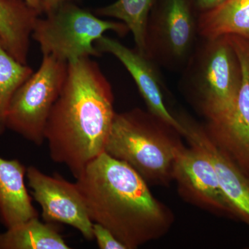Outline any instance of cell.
<instances>
[{
  "label": "cell",
  "instance_id": "1",
  "mask_svg": "<svg viewBox=\"0 0 249 249\" xmlns=\"http://www.w3.org/2000/svg\"><path fill=\"white\" fill-rule=\"evenodd\" d=\"M110 83L91 58L68 62L65 83L47 119L45 139L55 163L77 178L104 152L115 116Z\"/></svg>",
  "mask_w": 249,
  "mask_h": 249
},
{
  "label": "cell",
  "instance_id": "2",
  "mask_svg": "<svg viewBox=\"0 0 249 249\" xmlns=\"http://www.w3.org/2000/svg\"><path fill=\"white\" fill-rule=\"evenodd\" d=\"M76 180L91 220L107 228L127 249L159 238L171 226V213L152 196L146 181L106 152Z\"/></svg>",
  "mask_w": 249,
  "mask_h": 249
},
{
  "label": "cell",
  "instance_id": "3",
  "mask_svg": "<svg viewBox=\"0 0 249 249\" xmlns=\"http://www.w3.org/2000/svg\"><path fill=\"white\" fill-rule=\"evenodd\" d=\"M175 132L149 111L135 108L116 113L104 152L132 167L147 183L166 184L173 179L174 162L181 144Z\"/></svg>",
  "mask_w": 249,
  "mask_h": 249
},
{
  "label": "cell",
  "instance_id": "4",
  "mask_svg": "<svg viewBox=\"0 0 249 249\" xmlns=\"http://www.w3.org/2000/svg\"><path fill=\"white\" fill-rule=\"evenodd\" d=\"M241 77L240 61L227 36L205 40L192 54L185 80L208 124H219L231 114Z\"/></svg>",
  "mask_w": 249,
  "mask_h": 249
},
{
  "label": "cell",
  "instance_id": "5",
  "mask_svg": "<svg viewBox=\"0 0 249 249\" xmlns=\"http://www.w3.org/2000/svg\"><path fill=\"white\" fill-rule=\"evenodd\" d=\"M107 31L120 36L129 32L124 22L102 19L72 1L39 18L31 38L40 45L42 55L69 62L101 56L95 42Z\"/></svg>",
  "mask_w": 249,
  "mask_h": 249
},
{
  "label": "cell",
  "instance_id": "6",
  "mask_svg": "<svg viewBox=\"0 0 249 249\" xmlns=\"http://www.w3.org/2000/svg\"><path fill=\"white\" fill-rule=\"evenodd\" d=\"M68 62L43 55L40 68L14 93L6 116V129L41 145L47 119L66 78Z\"/></svg>",
  "mask_w": 249,
  "mask_h": 249
},
{
  "label": "cell",
  "instance_id": "7",
  "mask_svg": "<svg viewBox=\"0 0 249 249\" xmlns=\"http://www.w3.org/2000/svg\"><path fill=\"white\" fill-rule=\"evenodd\" d=\"M197 19L191 0H162L147 19L145 55L170 67L188 63L198 35Z\"/></svg>",
  "mask_w": 249,
  "mask_h": 249
},
{
  "label": "cell",
  "instance_id": "8",
  "mask_svg": "<svg viewBox=\"0 0 249 249\" xmlns=\"http://www.w3.org/2000/svg\"><path fill=\"white\" fill-rule=\"evenodd\" d=\"M26 175L45 222L71 226L86 240H93V223L76 183L70 182L60 175L49 176L33 165L28 167Z\"/></svg>",
  "mask_w": 249,
  "mask_h": 249
},
{
  "label": "cell",
  "instance_id": "9",
  "mask_svg": "<svg viewBox=\"0 0 249 249\" xmlns=\"http://www.w3.org/2000/svg\"><path fill=\"white\" fill-rule=\"evenodd\" d=\"M190 145L187 148L181 144L177 150L173 178L178 190L188 201L200 207L235 217L209 156L196 144Z\"/></svg>",
  "mask_w": 249,
  "mask_h": 249
},
{
  "label": "cell",
  "instance_id": "10",
  "mask_svg": "<svg viewBox=\"0 0 249 249\" xmlns=\"http://www.w3.org/2000/svg\"><path fill=\"white\" fill-rule=\"evenodd\" d=\"M233 48L242 73L235 107L225 120L206 128L214 142L249 175V40H235Z\"/></svg>",
  "mask_w": 249,
  "mask_h": 249
},
{
  "label": "cell",
  "instance_id": "11",
  "mask_svg": "<svg viewBox=\"0 0 249 249\" xmlns=\"http://www.w3.org/2000/svg\"><path fill=\"white\" fill-rule=\"evenodd\" d=\"M178 119L183 127V137L209 156L217 174L223 193L230 203L235 217L249 226V175L214 142L206 127L188 116L181 114Z\"/></svg>",
  "mask_w": 249,
  "mask_h": 249
},
{
  "label": "cell",
  "instance_id": "12",
  "mask_svg": "<svg viewBox=\"0 0 249 249\" xmlns=\"http://www.w3.org/2000/svg\"><path fill=\"white\" fill-rule=\"evenodd\" d=\"M95 46L101 53L114 55L125 67L135 82L148 111L183 136V126L165 105L161 80L151 59L137 49L129 48L119 41L105 36L95 42Z\"/></svg>",
  "mask_w": 249,
  "mask_h": 249
},
{
  "label": "cell",
  "instance_id": "13",
  "mask_svg": "<svg viewBox=\"0 0 249 249\" xmlns=\"http://www.w3.org/2000/svg\"><path fill=\"white\" fill-rule=\"evenodd\" d=\"M27 168L0 157V222L6 229L38 217L26 187Z\"/></svg>",
  "mask_w": 249,
  "mask_h": 249
},
{
  "label": "cell",
  "instance_id": "14",
  "mask_svg": "<svg viewBox=\"0 0 249 249\" xmlns=\"http://www.w3.org/2000/svg\"><path fill=\"white\" fill-rule=\"evenodd\" d=\"M40 15L24 0H0V40L23 64H27L31 35Z\"/></svg>",
  "mask_w": 249,
  "mask_h": 249
},
{
  "label": "cell",
  "instance_id": "15",
  "mask_svg": "<svg viewBox=\"0 0 249 249\" xmlns=\"http://www.w3.org/2000/svg\"><path fill=\"white\" fill-rule=\"evenodd\" d=\"M197 30L204 40L227 36L249 40V0H226L199 13Z\"/></svg>",
  "mask_w": 249,
  "mask_h": 249
},
{
  "label": "cell",
  "instance_id": "16",
  "mask_svg": "<svg viewBox=\"0 0 249 249\" xmlns=\"http://www.w3.org/2000/svg\"><path fill=\"white\" fill-rule=\"evenodd\" d=\"M53 223L31 218L0 233V249H70Z\"/></svg>",
  "mask_w": 249,
  "mask_h": 249
},
{
  "label": "cell",
  "instance_id": "17",
  "mask_svg": "<svg viewBox=\"0 0 249 249\" xmlns=\"http://www.w3.org/2000/svg\"><path fill=\"white\" fill-rule=\"evenodd\" d=\"M157 0H116L112 4L98 8V17L115 18L124 22L133 35L137 49L145 55L147 19Z\"/></svg>",
  "mask_w": 249,
  "mask_h": 249
},
{
  "label": "cell",
  "instance_id": "18",
  "mask_svg": "<svg viewBox=\"0 0 249 249\" xmlns=\"http://www.w3.org/2000/svg\"><path fill=\"white\" fill-rule=\"evenodd\" d=\"M34 72L27 64L16 60L0 40V135L6 129V113L11 98Z\"/></svg>",
  "mask_w": 249,
  "mask_h": 249
},
{
  "label": "cell",
  "instance_id": "19",
  "mask_svg": "<svg viewBox=\"0 0 249 249\" xmlns=\"http://www.w3.org/2000/svg\"><path fill=\"white\" fill-rule=\"evenodd\" d=\"M93 240H96L99 249H127L122 242L116 238L110 231L101 224L93 223Z\"/></svg>",
  "mask_w": 249,
  "mask_h": 249
},
{
  "label": "cell",
  "instance_id": "20",
  "mask_svg": "<svg viewBox=\"0 0 249 249\" xmlns=\"http://www.w3.org/2000/svg\"><path fill=\"white\" fill-rule=\"evenodd\" d=\"M73 0H41L42 6V12L44 14L52 12L58 9L62 5L66 3L72 2Z\"/></svg>",
  "mask_w": 249,
  "mask_h": 249
},
{
  "label": "cell",
  "instance_id": "21",
  "mask_svg": "<svg viewBox=\"0 0 249 249\" xmlns=\"http://www.w3.org/2000/svg\"><path fill=\"white\" fill-rule=\"evenodd\" d=\"M226 0H196V6L200 12L212 9Z\"/></svg>",
  "mask_w": 249,
  "mask_h": 249
},
{
  "label": "cell",
  "instance_id": "22",
  "mask_svg": "<svg viewBox=\"0 0 249 249\" xmlns=\"http://www.w3.org/2000/svg\"><path fill=\"white\" fill-rule=\"evenodd\" d=\"M24 1H25L28 4L30 5L31 7L37 10L41 14H43L41 0H24Z\"/></svg>",
  "mask_w": 249,
  "mask_h": 249
}]
</instances>
